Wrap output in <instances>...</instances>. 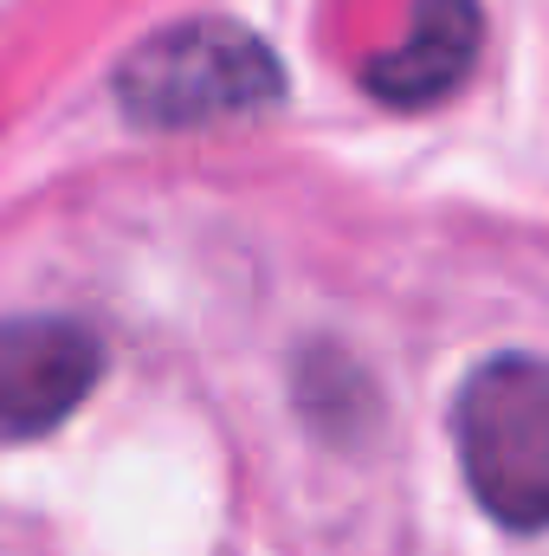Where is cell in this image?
I'll use <instances>...</instances> for the list:
<instances>
[{
    "instance_id": "6da1fadb",
    "label": "cell",
    "mask_w": 549,
    "mask_h": 556,
    "mask_svg": "<svg viewBox=\"0 0 549 556\" xmlns=\"http://www.w3.org/2000/svg\"><path fill=\"white\" fill-rule=\"evenodd\" d=\"M284 104V65L240 20H175L117 65V111L137 130H201Z\"/></svg>"
},
{
    "instance_id": "7a4b0ae2",
    "label": "cell",
    "mask_w": 549,
    "mask_h": 556,
    "mask_svg": "<svg viewBox=\"0 0 549 556\" xmlns=\"http://www.w3.org/2000/svg\"><path fill=\"white\" fill-rule=\"evenodd\" d=\"M452 440L472 498L505 531H549V363H485L459 389Z\"/></svg>"
},
{
    "instance_id": "3957f363",
    "label": "cell",
    "mask_w": 549,
    "mask_h": 556,
    "mask_svg": "<svg viewBox=\"0 0 549 556\" xmlns=\"http://www.w3.org/2000/svg\"><path fill=\"white\" fill-rule=\"evenodd\" d=\"M104 376V343L78 317H0V440H39L78 415Z\"/></svg>"
},
{
    "instance_id": "277c9868",
    "label": "cell",
    "mask_w": 549,
    "mask_h": 556,
    "mask_svg": "<svg viewBox=\"0 0 549 556\" xmlns=\"http://www.w3.org/2000/svg\"><path fill=\"white\" fill-rule=\"evenodd\" d=\"M478 39H485L478 0H413L401 46H388L362 72V85H369V98H382L395 111H426L465 85V72L478 65Z\"/></svg>"
}]
</instances>
